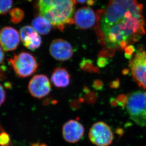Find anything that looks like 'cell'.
Masks as SVG:
<instances>
[{"instance_id": "cell-31", "label": "cell", "mask_w": 146, "mask_h": 146, "mask_svg": "<svg viewBox=\"0 0 146 146\" xmlns=\"http://www.w3.org/2000/svg\"><path fill=\"white\" fill-rule=\"evenodd\" d=\"M4 57H5V55H4V52L3 51V48H1V47L0 46V65L3 63V62Z\"/></svg>"}, {"instance_id": "cell-25", "label": "cell", "mask_w": 146, "mask_h": 146, "mask_svg": "<svg viewBox=\"0 0 146 146\" xmlns=\"http://www.w3.org/2000/svg\"><path fill=\"white\" fill-rule=\"evenodd\" d=\"M5 98V92L3 86L0 84V106L4 102Z\"/></svg>"}, {"instance_id": "cell-38", "label": "cell", "mask_w": 146, "mask_h": 146, "mask_svg": "<svg viewBox=\"0 0 146 146\" xmlns=\"http://www.w3.org/2000/svg\"><path fill=\"white\" fill-rule=\"evenodd\" d=\"M40 146H47V145L44 143H42L40 145Z\"/></svg>"}, {"instance_id": "cell-20", "label": "cell", "mask_w": 146, "mask_h": 146, "mask_svg": "<svg viewBox=\"0 0 146 146\" xmlns=\"http://www.w3.org/2000/svg\"><path fill=\"white\" fill-rule=\"evenodd\" d=\"M0 146H13L10 136L4 131L0 133Z\"/></svg>"}, {"instance_id": "cell-32", "label": "cell", "mask_w": 146, "mask_h": 146, "mask_svg": "<svg viewBox=\"0 0 146 146\" xmlns=\"http://www.w3.org/2000/svg\"><path fill=\"white\" fill-rule=\"evenodd\" d=\"M116 132L117 134H118L120 137L123 136V134L124 133V131L122 129L118 128L116 130Z\"/></svg>"}, {"instance_id": "cell-14", "label": "cell", "mask_w": 146, "mask_h": 146, "mask_svg": "<svg viewBox=\"0 0 146 146\" xmlns=\"http://www.w3.org/2000/svg\"><path fill=\"white\" fill-rule=\"evenodd\" d=\"M22 42L26 48L33 51L37 50L41 46L42 40L41 37L36 31L27 37Z\"/></svg>"}, {"instance_id": "cell-7", "label": "cell", "mask_w": 146, "mask_h": 146, "mask_svg": "<svg viewBox=\"0 0 146 146\" xmlns=\"http://www.w3.org/2000/svg\"><path fill=\"white\" fill-rule=\"evenodd\" d=\"M132 77L139 87L146 89V62L143 51H139L130 61Z\"/></svg>"}, {"instance_id": "cell-8", "label": "cell", "mask_w": 146, "mask_h": 146, "mask_svg": "<svg viewBox=\"0 0 146 146\" xmlns=\"http://www.w3.org/2000/svg\"><path fill=\"white\" fill-rule=\"evenodd\" d=\"M49 52L53 58L60 61L68 60L73 55L71 44L62 39H55L51 42Z\"/></svg>"}, {"instance_id": "cell-3", "label": "cell", "mask_w": 146, "mask_h": 146, "mask_svg": "<svg viewBox=\"0 0 146 146\" xmlns=\"http://www.w3.org/2000/svg\"><path fill=\"white\" fill-rule=\"evenodd\" d=\"M126 109L131 119L141 127L146 126V92L138 91L128 96Z\"/></svg>"}, {"instance_id": "cell-18", "label": "cell", "mask_w": 146, "mask_h": 146, "mask_svg": "<svg viewBox=\"0 0 146 146\" xmlns=\"http://www.w3.org/2000/svg\"><path fill=\"white\" fill-rule=\"evenodd\" d=\"M13 0H0V15L7 13L13 6Z\"/></svg>"}, {"instance_id": "cell-16", "label": "cell", "mask_w": 146, "mask_h": 146, "mask_svg": "<svg viewBox=\"0 0 146 146\" xmlns=\"http://www.w3.org/2000/svg\"><path fill=\"white\" fill-rule=\"evenodd\" d=\"M79 65L82 70L88 73L92 72L95 67L93 60L88 58H83Z\"/></svg>"}, {"instance_id": "cell-28", "label": "cell", "mask_w": 146, "mask_h": 146, "mask_svg": "<svg viewBox=\"0 0 146 146\" xmlns=\"http://www.w3.org/2000/svg\"><path fill=\"white\" fill-rule=\"evenodd\" d=\"M80 103H81V102H80L79 100L78 101L76 100H72L70 102V107H72V109L76 110V109L79 108V107L80 106Z\"/></svg>"}, {"instance_id": "cell-40", "label": "cell", "mask_w": 146, "mask_h": 146, "mask_svg": "<svg viewBox=\"0 0 146 146\" xmlns=\"http://www.w3.org/2000/svg\"><path fill=\"white\" fill-rule=\"evenodd\" d=\"M29 1H31V0H29Z\"/></svg>"}, {"instance_id": "cell-39", "label": "cell", "mask_w": 146, "mask_h": 146, "mask_svg": "<svg viewBox=\"0 0 146 146\" xmlns=\"http://www.w3.org/2000/svg\"><path fill=\"white\" fill-rule=\"evenodd\" d=\"M3 128H1V126H0V133H1V132H3Z\"/></svg>"}, {"instance_id": "cell-15", "label": "cell", "mask_w": 146, "mask_h": 146, "mask_svg": "<svg viewBox=\"0 0 146 146\" xmlns=\"http://www.w3.org/2000/svg\"><path fill=\"white\" fill-rule=\"evenodd\" d=\"M11 22L13 23H19L22 21L24 17V13L19 8H14L10 13Z\"/></svg>"}, {"instance_id": "cell-17", "label": "cell", "mask_w": 146, "mask_h": 146, "mask_svg": "<svg viewBox=\"0 0 146 146\" xmlns=\"http://www.w3.org/2000/svg\"><path fill=\"white\" fill-rule=\"evenodd\" d=\"M83 91L84 92V101L87 102L89 104H93L95 103L97 100V95L95 92H91L87 87H84Z\"/></svg>"}, {"instance_id": "cell-36", "label": "cell", "mask_w": 146, "mask_h": 146, "mask_svg": "<svg viewBox=\"0 0 146 146\" xmlns=\"http://www.w3.org/2000/svg\"><path fill=\"white\" fill-rule=\"evenodd\" d=\"M31 146H39V143L37 142V143H32L31 144Z\"/></svg>"}, {"instance_id": "cell-37", "label": "cell", "mask_w": 146, "mask_h": 146, "mask_svg": "<svg viewBox=\"0 0 146 146\" xmlns=\"http://www.w3.org/2000/svg\"><path fill=\"white\" fill-rule=\"evenodd\" d=\"M143 54L144 58L145 59V61L146 62V51H143Z\"/></svg>"}, {"instance_id": "cell-13", "label": "cell", "mask_w": 146, "mask_h": 146, "mask_svg": "<svg viewBox=\"0 0 146 146\" xmlns=\"http://www.w3.org/2000/svg\"><path fill=\"white\" fill-rule=\"evenodd\" d=\"M32 27L42 35L48 34L52 29V24L41 15L36 17L32 22Z\"/></svg>"}, {"instance_id": "cell-11", "label": "cell", "mask_w": 146, "mask_h": 146, "mask_svg": "<svg viewBox=\"0 0 146 146\" xmlns=\"http://www.w3.org/2000/svg\"><path fill=\"white\" fill-rule=\"evenodd\" d=\"M84 127L79 121L71 120L64 124L62 135L65 141L71 143H75L80 141L84 135Z\"/></svg>"}, {"instance_id": "cell-4", "label": "cell", "mask_w": 146, "mask_h": 146, "mask_svg": "<svg viewBox=\"0 0 146 146\" xmlns=\"http://www.w3.org/2000/svg\"><path fill=\"white\" fill-rule=\"evenodd\" d=\"M8 61L17 76L21 78L31 76L38 68V64L35 58L27 52L14 54Z\"/></svg>"}, {"instance_id": "cell-1", "label": "cell", "mask_w": 146, "mask_h": 146, "mask_svg": "<svg viewBox=\"0 0 146 146\" xmlns=\"http://www.w3.org/2000/svg\"><path fill=\"white\" fill-rule=\"evenodd\" d=\"M142 12L136 0H111L96 13V31L110 50L119 48L122 41L137 42L146 33Z\"/></svg>"}, {"instance_id": "cell-24", "label": "cell", "mask_w": 146, "mask_h": 146, "mask_svg": "<svg viewBox=\"0 0 146 146\" xmlns=\"http://www.w3.org/2000/svg\"><path fill=\"white\" fill-rule=\"evenodd\" d=\"M104 86V84L102 80L97 79L94 80L93 82V88L97 91H102L103 90Z\"/></svg>"}, {"instance_id": "cell-22", "label": "cell", "mask_w": 146, "mask_h": 146, "mask_svg": "<svg viewBox=\"0 0 146 146\" xmlns=\"http://www.w3.org/2000/svg\"><path fill=\"white\" fill-rule=\"evenodd\" d=\"M124 50L125 58L127 59H131L132 58V55L136 51V48L133 45H130L126 48Z\"/></svg>"}, {"instance_id": "cell-10", "label": "cell", "mask_w": 146, "mask_h": 146, "mask_svg": "<svg viewBox=\"0 0 146 146\" xmlns=\"http://www.w3.org/2000/svg\"><path fill=\"white\" fill-rule=\"evenodd\" d=\"M76 26L80 29H86L94 26L97 22V14L89 7H84L76 11L74 17Z\"/></svg>"}, {"instance_id": "cell-35", "label": "cell", "mask_w": 146, "mask_h": 146, "mask_svg": "<svg viewBox=\"0 0 146 146\" xmlns=\"http://www.w3.org/2000/svg\"><path fill=\"white\" fill-rule=\"evenodd\" d=\"M98 72H99V70H98V68L97 67H96V66H95V67H94V69H93V72H94V73H98Z\"/></svg>"}, {"instance_id": "cell-19", "label": "cell", "mask_w": 146, "mask_h": 146, "mask_svg": "<svg viewBox=\"0 0 146 146\" xmlns=\"http://www.w3.org/2000/svg\"><path fill=\"white\" fill-rule=\"evenodd\" d=\"M36 31L32 27L30 26H25L22 27L19 31V36L21 42H23L27 37Z\"/></svg>"}, {"instance_id": "cell-6", "label": "cell", "mask_w": 146, "mask_h": 146, "mask_svg": "<svg viewBox=\"0 0 146 146\" xmlns=\"http://www.w3.org/2000/svg\"><path fill=\"white\" fill-rule=\"evenodd\" d=\"M28 89L32 96L41 99L48 95L51 92V83L46 75L36 74L30 80Z\"/></svg>"}, {"instance_id": "cell-12", "label": "cell", "mask_w": 146, "mask_h": 146, "mask_svg": "<svg viewBox=\"0 0 146 146\" xmlns=\"http://www.w3.org/2000/svg\"><path fill=\"white\" fill-rule=\"evenodd\" d=\"M51 80L57 88H65L70 84V75L65 68H57L52 72Z\"/></svg>"}, {"instance_id": "cell-33", "label": "cell", "mask_w": 146, "mask_h": 146, "mask_svg": "<svg viewBox=\"0 0 146 146\" xmlns=\"http://www.w3.org/2000/svg\"><path fill=\"white\" fill-rule=\"evenodd\" d=\"M122 73L124 75H127L129 73V70L128 69H124L123 70Z\"/></svg>"}, {"instance_id": "cell-21", "label": "cell", "mask_w": 146, "mask_h": 146, "mask_svg": "<svg viewBox=\"0 0 146 146\" xmlns=\"http://www.w3.org/2000/svg\"><path fill=\"white\" fill-rule=\"evenodd\" d=\"M117 100L118 102V105L121 107L124 108L126 106L128 100V96L127 95H124L123 94H121L119 95L117 97Z\"/></svg>"}, {"instance_id": "cell-9", "label": "cell", "mask_w": 146, "mask_h": 146, "mask_svg": "<svg viewBox=\"0 0 146 146\" xmlns=\"http://www.w3.org/2000/svg\"><path fill=\"white\" fill-rule=\"evenodd\" d=\"M21 38L18 31L11 27H5L0 30V46L6 52L13 51L19 45Z\"/></svg>"}, {"instance_id": "cell-2", "label": "cell", "mask_w": 146, "mask_h": 146, "mask_svg": "<svg viewBox=\"0 0 146 146\" xmlns=\"http://www.w3.org/2000/svg\"><path fill=\"white\" fill-rule=\"evenodd\" d=\"M76 0H38L40 15L54 26L63 31L67 24L74 23L73 14Z\"/></svg>"}, {"instance_id": "cell-34", "label": "cell", "mask_w": 146, "mask_h": 146, "mask_svg": "<svg viewBox=\"0 0 146 146\" xmlns=\"http://www.w3.org/2000/svg\"><path fill=\"white\" fill-rule=\"evenodd\" d=\"M4 86H5L6 88H9L11 87V84L9 82H6L4 84Z\"/></svg>"}, {"instance_id": "cell-29", "label": "cell", "mask_w": 146, "mask_h": 146, "mask_svg": "<svg viewBox=\"0 0 146 146\" xmlns=\"http://www.w3.org/2000/svg\"><path fill=\"white\" fill-rule=\"evenodd\" d=\"M109 102L111 106L113 107H115L116 106L118 105V102L117 101L116 98H114V97H111L109 100Z\"/></svg>"}, {"instance_id": "cell-27", "label": "cell", "mask_w": 146, "mask_h": 146, "mask_svg": "<svg viewBox=\"0 0 146 146\" xmlns=\"http://www.w3.org/2000/svg\"><path fill=\"white\" fill-rule=\"evenodd\" d=\"M120 81L119 79H116L115 80H113L110 83V86L111 88L113 89H117L120 87Z\"/></svg>"}, {"instance_id": "cell-30", "label": "cell", "mask_w": 146, "mask_h": 146, "mask_svg": "<svg viewBox=\"0 0 146 146\" xmlns=\"http://www.w3.org/2000/svg\"><path fill=\"white\" fill-rule=\"evenodd\" d=\"M76 1L80 3H86L88 5H92L94 4V0H76Z\"/></svg>"}, {"instance_id": "cell-26", "label": "cell", "mask_w": 146, "mask_h": 146, "mask_svg": "<svg viewBox=\"0 0 146 146\" xmlns=\"http://www.w3.org/2000/svg\"><path fill=\"white\" fill-rule=\"evenodd\" d=\"M6 68L5 66H1L0 68V80H3L7 77Z\"/></svg>"}, {"instance_id": "cell-23", "label": "cell", "mask_w": 146, "mask_h": 146, "mask_svg": "<svg viewBox=\"0 0 146 146\" xmlns=\"http://www.w3.org/2000/svg\"><path fill=\"white\" fill-rule=\"evenodd\" d=\"M109 64V58L106 57L100 56L97 59V64L99 68H105Z\"/></svg>"}, {"instance_id": "cell-5", "label": "cell", "mask_w": 146, "mask_h": 146, "mask_svg": "<svg viewBox=\"0 0 146 146\" xmlns=\"http://www.w3.org/2000/svg\"><path fill=\"white\" fill-rule=\"evenodd\" d=\"M88 137L90 141L97 146H108L113 139V133L108 124L99 121L93 125Z\"/></svg>"}]
</instances>
